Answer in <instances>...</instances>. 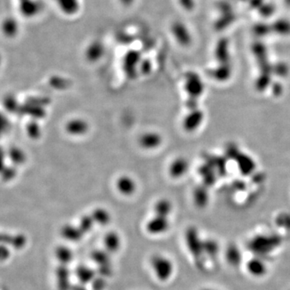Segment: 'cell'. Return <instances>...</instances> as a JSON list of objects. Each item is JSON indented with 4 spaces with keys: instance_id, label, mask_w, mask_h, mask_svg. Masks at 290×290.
I'll use <instances>...</instances> for the list:
<instances>
[{
    "instance_id": "obj_1",
    "label": "cell",
    "mask_w": 290,
    "mask_h": 290,
    "mask_svg": "<svg viewBox=\"0 0 290 290\" xmlns=\"http://www.w3.org/2000/svg\"><path fill=\"white\" fill-rule=\"evenodd\" d=\"M282 238L277 235H259L251 239L249 249L257 255H266L282 245Z\"/></svg>"
},
{
    "instance_id": "obj_2",
    "label": "cell",
    "mask_w": 290,
    "mask_h": 290,
    "mask_svg": "<svg viewBox=\"0 0 290 290\" xmlns=\"http://www.w3.org/2000/svg\"><path fill=\"white\" fill-rule=\"evenodd\" d=\"M151 266L155 273L157 279L166 282L173 273V264L169 259L164 255H156L151 260Z\"/></svg>"
},
{
    "instance_id": "obj_3",
    "label": "cell",
    "mask_w": 290,
    "mask_h": 290,
    "mask_svg": "<svg viewBox=\"0 0 290 290\" xmlns=\"http://www.w3.org/2000/svg\"><path fill=\"white\" fill-rule=\"evenodd\" d=\"M203 241L199 236L196 228L190 227L186 232V243L189 251L195 259L196 262L202 260L204 255L203 251Z\"/></svg>"
},
{
    "instance_id": "obj_4",
    "label": "cell",
    "mask_w": 290,
    "mask_h": 290,
    "mask_svg": "<svg viewBox=\"0 0 290 290\" xmlns=\"http://www.w3.org/2000/svg\"><path fill=\"white\" fill-rule=\"evenodd\" d=\"M169 223L166 217L156 215L147 223V231L152 235H161L168 231Z\"/></svg>"
},
{
    "instance_id": "obj_5",
    "label": "cell",
    "mask_w": 290,
    "mask_h": 290,
    "mask_svg": "<svg viewBox=\"0 0 290 290\" xmlns=\"http://www.w3.org/2000/svg\"><path fill=\"white\" fill-rule=\"evenodd\" d=\"M247 270L254 277H262L268 273V266L264 260L259 257L252 258L246 264Z\"/></svg>"
},
{
    "instance_id": "obj_6",
    "label": "cell",
    "mask_w": 290,
    "mask_h": 290,
    "mask_svg": "<svg viewBox=\"0 0 290 290\" xmlns=\"http://www.w3.org/2000/svg\"><path fill=\"white\" fill-rule=\"evenodd\" d=\"M27 239L23 235L0 233V245H7L15 249H22L26 245Z\"/></svg>"
},
{
    "instance_id": "obj_7",
    "label": "cell",
    "mask_w": 290,
    "mask_h": 290,
    "mask_svg": "<svg viewBox=\"0 0 290 290\" xmlns=\"http://www.w3.org/2000/svg\"><path fill=\"white\" fill-rule=\"evenodd\" d=\"M225 257L227 263L234 268H237L242 263V252L238 247L235 245H230L227 247Z\"/></svg>"
},
{
    "instance_id": "obj_8",
    "label": "cell",
    "mask_w": 290,
    "mask_h": 290,
    "mask_svg": "<svg viewBox=\"0 0 290 290\" xmlns=\"http://www.w3.org/2000/svg\"><path fill=\"white\" fill-rule=\"evenodd\" d=\"M162 136L156 132H148L142 135L140 139V144L143 148L146 149H153L162 144Z\"/></svg>"
},
{
    "instance_id": "obj_9",
    "label": "cell",
    "mask_w": 290,
    "mask_h": 290,
    "mask_svg": "<svg viewBox=\"0 0 290 290\" xmlns=\"http://www.w3.org/2000/svg\"><path fill=\"white\" fill-rule=\"evenodd\" d=\"M88 128L89 125L87 123L81 119L70 120L66 125V130L72 135H83L87 132Z\"/></svg>"
},
{
    "instance_id": "obj_10",
    "label": "cell",
    "mask_w": 290,
    "mask_h": 290,
    "mask_svg": "<svg viewBox=\"0 0 290 290\" xmlns=\"http://www.w3.org/2000/svg\"><path fill=\"white\" fill-rule=\"evenodd\" d=\"M117 187L120 193L124 195H131L135 190V183L133 179L127 176H123L117 181Z\"/></svg>"
},
{
    "instance_id": "obj_11",
    "label": "cell",
    "mask_w": 290,
    "mask_h": 290,
    "mask_svg": "<svg viewBox=\"0 0 290 290\" xmlns=\"http://www.w3.org/2000/svg\"><path fill=\"white\" fill-rule=\"evenodd\" d=\"M188 164L186 160L179 158V159L175 160L174 162H172L170 168H169V172H170L172 177H179L182 176L186 172Z\"/></svg>"
},
{
    "instance_id": "obj_12",
    "label": "cell",
    "mask_w": 290,
    "mask_h": 290,
    "mask_svg": "<svg viewBox=\"0 0 290 290\" xmlns=\"http://www.w3.org/2000/svg\"><path fill=\"white\" fill-rule=\"evenodd\" d=\"M203 251L204 254L214 259L216 258L219 251V245L216 240L207 239L203 241Z\"/></svg>"
},
{
    "instance_id": "obj_13",
    "label": "cell",
    "mask_w": 290,
    "mask_h": 290,
    "mask_svg": "<svg viewBox=\"0 0 290 290\" xmlns=\"http://www.w3.org/2000/svg\"><path fill=\"white\" fill-rule=\"evenodd\" d=\"M105 245L111 252L118 251L120 248V238L118 235L115 232L108 234L105 238Z\"/></svg>"
},
{
    "instance_id": "obj_14",
    "label": "cell",
    "mask_w": 290,
    "mask_h": 290,
    "mask_svg": "<svg viewBox=\"0 0 290 290\" xmlns=\"http://www.w3.org/2000/svg\"><path fill=\"white\" fill-rule=\"evenodd\" d=\"M172 210V205L170 202L162 199L157 203L155 206L156 215L162 216V217H168V214H170Z\"/></svg>"
},
{
    "instance_id": "obj_15",
    "label": "cell",
    "mask_w": 290,
    "mask_h": 290,
    "mask_svg": "<svg viewBox=\"0 0 290 290\" xmlns=\"http://www.w3.org/2000/svg\"><path fill=\"white\" fill-rule=\"evenodd\" d=\"M186 90L192 98H195L197 95L201 94L203 91V85L195 78H191L186 83Z\"/></svg>"
},
{
    "instance_id": "obj_16",
    "label": "cell",
    "mask_w": 290,
    "mask_h": 290,
    "mask_svg": "<svg viewBox=\"0 0 290 290\" xmlns=\"http://www.w3.org/2000/svg\"><path fill=\"white\" fill-rule=\"evenodd\" d=\"M82 230L80 228H76L73 226H66L62 229V235L65 238L70 240H78L81 237Z\"/></svg>"
},
{
    "instance_id": "obj_17",
    "label": "cell",
    "mask_w": 290,
    "mask_h": 290,
    "mask_svg": "<svg viewBox=\"0 0 290 290\" xmlns=\"http://www.w3.org/2000/svg\"><path fill=\"white\" fill-rule=\"evenodd\" d=\"M202 115L199 112H193L185 120V127L186 130H194L199 123L201 122Z\"/></svg>"
},
{
    "instance_id": "obj_18",
    "label": "cell",
    "mask_w": 290,
    "mask_h": 290,
    "mask_svg": "<svg viewBox=\"0 0 290 290\" xmlns=\"http://www.w3.org/2000/svg\"><path fill=\"white\" fill-rule=\"evenodd\" d=\"M92 218L94 221L100 224H107L110 222V214L108 212L103 209H96L92 214Z\"/></svg>"
},
{
    "instance_id": "obj_19",
    "label": "cell",
    "mask_w": 290,
    "mask_h": 290,
    "mask_svg": "<svg viewBox=\"0 0 290 290\" xmlns=\"http://www.w3.org/2000/svg\"><path fill=\"white\" fill-rule=\"evenodd\" d=\"M56 255H57V259L63 264H66L72 260V252L69 249L63 248V247L57 248L56 250Z\"/></svg>"
},
{
    "instance_id": "obj_20",
    "label": "cell",
    "mask_w": 290,
    "mask_h": 290,
    "mask_svg": "<svg viewBox=\"0 0 290 290\" xmlns=\"http://www.w3.org/2000/svg\"><path fill=\"white\" fill-rule=\"evenodd\" d=\"M103 52H102V48L100 45H94L92 46L89 48V50L87 52L88 58L89 60H93V61H96L98 58L100 57Z\"/></svg>"
},
{
    "instance_id": "obj_21",
    "label": "cell",
    "mask_w": 290,
    "mask_h": 290,
    "mask_svg": "<svg viewBox=\"0 0 290 290\" xmlns=\"http://www.w3.org/2000/svg\"><path fill=\"white\" fill-rule=\"evenodd\" d=\"M93 224H94V219L92 218V216L90 217L84 216L80 222V229L82 230V231L86 232L91 229Z\"/></svg>"
},
{
    "instance_id": "obj_22",
    "label": "cell",
    "mask_w": 290,
    "mask_h": 290,
    "mask_svg": "<svg viewBox=\"0 0 290 290\" xmlns=\"http://www.w3.org/2000/svg\"><path fill=\"white\" fill-rule=\"evenodd\" d=\"M79 278L84 282H89L92 281V279L94 278V273L91 270H89V268H85V267H83V268L79 269Z\"/></svg>"
},
{
    "instance_id": "obj_23",
    "label": "cell",
    "mask_w": 290,
    "mask_h": 290,
    "mask_svg": "<svg viewBox=\"0 0 290 290\" xmlns=\"http://www.w3.org/2000/svg\"><path fill=\"white\" fill-rule=\"evenodd\" d=\"M62 6L66 12H74L79 6L78 0H64Z\"/></svg>"
},
{
    "instance_id": "obj_24",
    "label": "cell",
    "mask_w": 290,
    "mask_h": 290,
    "mask_svg": "<svg viewBox=\"0 0 290 290\" xmlns=\"http://www.w3.org/2000/svg\"><path fill=\"white\" fill-rule=\"evenodd\" d=\"M11 255L8 246L7 245H0V261H4L8 259Z\"/></svg>"
},
{
    "instance_id": "obj_25",
    "label": "cell",
    "mask_w": 290,
    "mask_h": 290,
    "mask_svg": "<svg viewBox=\"0 0 290 290\" xmlns=\"http://www.w3.org/2000/svg\"><path fill=\"white\" fill-rule=\"evenodd\" d=\"M124 1L126 2H130V1H131V0H124Z\"/></svg>"
},
{
    "instance_id": "obj_26",
    "label": "cell",
    "mask_w": 290,
    "mask_h": 290,
    "mask_svg": "<svg viewBox=\"0 0 290 290\" xmlns=\"http://www.w3.org/2000/svg\"><path fill=\"white\" fill-rule=\"evenodd\" d=\"M203 290H212V289H204Z\"/></svg>"
},
{
    "instance_id": "obj_27",
    "label": "cell",
    "mask_w": 290,
    "mask_h": 290,
    "mask_svg": "<svg viewBox=\"0 0 290 290\" xmlns=\"http://www.w3.org/2000/svg\"></svg>"
}]
</instances>
